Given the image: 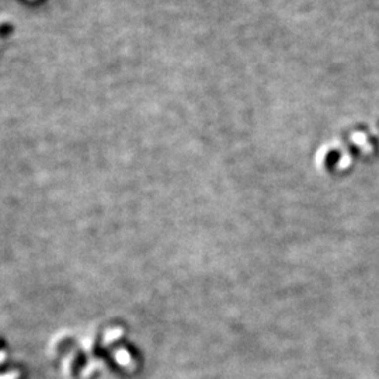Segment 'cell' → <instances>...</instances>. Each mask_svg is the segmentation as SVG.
Listing matches in <instances>:
<instances>
[{"label":"cell","mask_w":379,"mask_h":379,"mask_svg":"<svg viewBox=\"0 0 379 379\" xmlns=\"http://www.w3.org/2000/svg\"><path fill=\"white\" fill-rule=\"evenodd\" d=\"M353 142L357 143V145H360V146H363L364 143H365V136L361 135V133H354L353 135Z\"/></svg>","instance_id":"cell-1"}]
</instances>
